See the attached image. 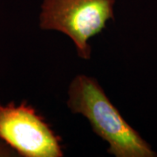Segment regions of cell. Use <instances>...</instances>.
<instances>
[{"instance_id":"obj_3","label":"cell","mask_w":157,"mask_h":157,"mask_svg":"<svg viewBox=\"0 0 157 157\" xmlns=\"http://www.w3.org/2000/svg\"><path fill=\"white\" fill-rule=\"evenodd\" d=\"M0 140L20 156H64L60 136L25 101L0 104Z\"/></svg>"},{"instance_id":"obj_1","label":"cell","mask_w":157,"mask_h":157,"mask_svg":"<svg viewBox=\"0 0 157 157\" xmlns=\"http://www.w3.org/2000/svg\"><path fill=\"white\" fill-rule=\"evenodd\" d=\"M68 108L83 115L115 157H156L157 153L122 117L95 78L78 74L68 88Z\"/></svg>"},{"instance_id":"obj_2","label":"cell","mask_w":157,"mask_h":157,"mask_svg":"<svg viewBox=\"0 0 157 157\" xmlns=\"http://www.w3.org/2000/svg\"><path fill=\"white\" fill-rule=\"evenodd\" d=\"M115 0H44L39 27L60 32L72 39L79 58L89 59V40L114 19Z\"/></svg>"},{"instance_id":"obj_4","label":"cell","mask_w":157,"mask_h":157,"mask_svg":"<svg viewBox=\"0 0 157 157\" xmlns=\"http://www.w3.org/2000/svg\"><path fill=\"white\" fill-rule=\"evenodd\" d=\"M16 155H17L16 152L12 150L6 143L0 140V157H12Z\"/></svg>"}]
</instances>
